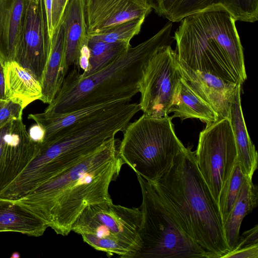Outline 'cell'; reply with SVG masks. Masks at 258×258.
I'll list each match as a JSON object with an SVG mask.
<instances>
[{
    "instance_id": "6da1fadb",
    "label": "cell",
    "mask_w": 258,
    "mask_h": 258,
    "mask_svg": "<svg viewBox=\"0 0 258 258\" xmlns=\"http://www.w3.org/2000/svg\"><path fill=\"white\" fill-rule=\"evenodd\" d=\"M120 141L113 137L68 170L16 200L41 217L57 234L68 235L88 205L112 202V181L124 163L119 155Z\"/></svg>"
},
{
    "instance_id": "7a4b0ae2",
    "label": "cell",
    "mask_w": 258,
    "mask_h": 258,
    "mask_svg": "<svg viewBox=\"0 0 258 258\" xmlns=\"http://www.w3.org/2000/svg\"><path fill=\"white\" fill-rule=\"evenodd\" d=\"M153 182L182 229L213 258H221L230 251L219 206L191 147L179 153L169 170Z\"/></svg>"
},
{
    "instance_id": "3957f363",
    "label": "cell",
    "mask_w": 258,
    "mask_h": 258,
    "mask_svg": "<svg viewBox=\"0 0 258 258\" xmlns=\"http://www.w3.org/2000/svg\"><path fill=\"white\" fill-rule=\"evenodd\" d=\"M172 22L168 21L153 36L130 47L116 59L86 77L75 67L44 112L58 115L106 102L132 98L140 92L143 72L158 49L171 43Z\"/></svg>"
},
{
    "instance_id": "277c9868",
    "label": "cell",
    "mask_w": 258,
    "mask_h": 258,
    "mask_svg": "<svg viewBox=\"0 0 258 258\" xmlns=\"http://www.w3.org/2000/svg\"><path fill=\"white\" fill-rule=\"evenodd\" d=\"M236 22L229 13L222 10L183 18L173 37L179 61L227 82L242 84L247 75Z\"/></svg>"
},
{
    "instance_id": "5b68a950",
    "label": "cell",
    "mask_w": 258,
    "mask_h": 258,
    "mask_svg": "<svg viewBox=\"0 0 258 258\" xmlns=\"http://www.w3.org/2000/svg\"><path fill=\"white\" fill-rule=\"evenodd\" d=\"M172 119L168 115L157 117L143 113L123 131L119 155L147 180L159 179L185 148L175 133Z\"/></svg>"
},
{
    "instance_id": "8992f818",
    "label": "cell",
    "mask_w": 258,
    "mask_h": 258,
    "mask_svg": "<svg viewBox=\"0 0 258 258\" xmlns=\"http://www.w3.org/2000/svg\"><path fill=\"white\" fill-rule=\"evenodd\" d=\"M136 175L142 195L141 246L134 258H213L182 229L153 182Z\"/></svg>"
},
{
    "instance_id": "52a82bcc",
    "label": "cell",
    "mask_w": 258,
    "mask_h": 258,
    "mask_svg": "<svg viewBox=\"0 0 258 258\" xmlns=\"http://www.w3.org/2000/svg\"><path fill=\"white\" fill-rule=\"evenodd\" d=\"M141 222L139 208L103 202L87 206L74 223L72 231L108 256L134 258L141 246Z\"/></svg>"
},
{
    "instance_id": "ba28073f",
    "label": "cell",
    "mask_w": 258,
    "mask_h": 258,
    "mask_svg": "<svg viewBox=\"0 0 258 258\" xmlns=\"http://www.w3.org/2000/svg\"><path fill=\"white\" fill-rule=\"evenodd\" d=\"M196 162L219 204L221 193L237 163V150L229 118L206 125L199 135Z\"/></svg>"
},
{
    "instance_id": "9c48e42d",
    "label": "cell",
    "mask_w": 258,
    "mask_h": 258,
    "mask_svg": "<svg viewBox=\"0 0 258 258\" xmlns=\"http://www.w3.org/2000/svg\"><path fill=\"white\" fill-rule=\"evenodd\" d=\"M182 77L177 54L170 44L159 48L147 63L140 83L139 104L144 114L168 115Z\"/></svg>"
},
{
    "instance_id": "30bf717a",
    "label": "cell",
    "mask_w": 258,
    "mask_h": 258,
    "mask_svg": "<svg viewBox=\"0 0 258 258\" xmlns=\"http://www.w3.org/2000/svg\"><path fill=\"white\" fill-rule=\"evenodd\" d=\"M51 49L44 0H29L13 60L40 82Z\"/></svg>"
},
{
    "instance_id": "8fae6325",
    "label": "cell",
    "mask_w": 258,
    "mask_h": 258,
    "mask_svg": "<svg viewBox=\"0 0 258 258\" xmlns=\"http://www.w3.org/2000/svg\"><path fill=\"white\" fill-rule=\"evenodd\" d=\"M152 10L146 0H84L87 34L95 36L126 21L146 18Z\"/></svg>"
},
{
    "instance_id": "7c38bea8",
    "label": "cell",
    "mask_w": 258,
    "mask_h": 258,
    "mask_svg": "<svg viewBox=\"0 0 258 258\" xmlns=\"http://www.w3.org/2000/svg\"><path fill=\"white\" fill-rule=\"evenodd\" d=\"M179 67L183 78L214 110L219 120L229 118L231 102L240 83L227 82L210 73L193 70L179 61Z\"/></svg>"
},
{
    "instance_id": "4fadbf2b",
    "label": "cell",
    "mask_w": 258,
    "mask_h": 258,
    "mask_svg": "<svg viewBox=\"0 0 258 258\" xmlns=\"http://www.w3.org/2000/svg\"><path fill=\"white\" fill-rule=\"evenodd\" d=\"M130 102L125 100H114L81 108L62 114L51 115L44 112L30 114L28 118L33 120L43 128L45 134L42 141H45L58 137L118 105Z\"/></svg>"
},
{
    "instance_id": "5bb4252c",
    "label": "cell",
    "mask_w": 258,
    "mask_h": 258,
    "mask_svg": "<svg viewBox=\"0 0 258 258\" xmlns=\"http://www.w3.org/2000/svg\"><path fill=\"white\" fill-rule=\"evenodd\" d=\"M212 10L226 11L236 21L258 20V0H182L167 19L180 22L187 16Z\"/></svg>"
},
{
    "instance_id": "9a60e30c",
    "label": "cell",
    "mask_w": 258,
    "mask_h": 258,
    "mask_svg": "<svg viewBox=\"0 0 258 258\" xmlns=\"http://www.w3.org/2000/svg\"><path fill=\"white\" fill-rule=\"evenodd\" d=\"M69 67L66 62L64 33L60 23L51 39L50 54L41 81L42 95L40 99L49 104L60 89Z\"/></svg>"
},
{
    "instance_id": "2e32d148",
    "label": "cell",
    "mask_w": 258,
    "mask_h": 258,
    "mask_svg": "<svg viewBox=\"0 0 258 258\" xmlns=\"http://www.w3.org/2000/svg\"><path fill=\"white\" fill-rule=\"evenodd\" d=\"M29 0H0V59L13 60Z\"/></svg>"
},
{
    "instance_id": "e0dca14e",
    "label": "cell",
    "mask_w": 258,
    "mask_h": 258,
    "mask_svg": "<svg viewBox=\"0 0 258 258\" xmlns=\"http://www.w3.org/2000/svg\"><path fill=\"white\" fill-rule=\"evenodd\" d=\"M241 84H238L230 104L229 120L237 150V163L246 177L252 179L257 168L258 155L248 134L241 104Z\"/></svg>"
},
{
    "instance_id": "ac0fdd59",
    "label": "cell",
    "mask_w": 258,
    "mask_h": 258,
    "mask_svg": "<svg viewBox=\"0 0 258 258\" xmlns=\"http://www.w3.org/2000/svg\"><path fill=\"white\" fill-rule=\"evenodd\" d=\"M60 23L64 28L67 64L69 67L74 66L79 69L81 50L88 39L84 0H68Z\"/></svg>"
},
{
    "instance_id": "d6986e66",
    "label": "cell",
    "mask_w": 258,
    "mask_h": 258,
    "mask_svg": "<svg viewBox=\"0 0 258 258\" xmlns=\"http://www.w3.org/2000/svg\"><path fill=\"white\" fill-rule=\"evenodd\" d=\"M48 228L44 221L16 200L0 198V232H19L38 237Z\"/></svg>"
},
{
    "instance_id": "ffe728a7",
    "label": "cell",
    "mask_w": 258,
    "mask_h": 258,
    "mask_svg": "<svg viewBox=\"0 0 258 258\" xmlns=\"http://www.w3.org/2000/svg\"><path fill=\"white\" fill-rule=\"evenodd\" d=\"M5 94L8 100L20 104L24 109L40 100V82L28 70L12 60L5 64Z\"/></svg>"
},
{
    "instance_id": "44dd1931",
    "label": "cell",
    "mask_w": 258,
    "mask_h": 258,
    "mask_svg": "<svg viewBox=\"0 0 258 258\" xmlns=\"http://www.w3.org/2000/svg\"><path fill=\"white\" fill-rule=\"evenodd\" d=\"M173 112L172 118H194L208 125L219 120L214 110L204 101L182 76L180 80L175 103L169 110Z\"/></svg>"
},
{
    "instance_id": "7402d4cb",
    "label": "cell",
    "mask_w": 258,
    "mask_h": 258,
    "mask_svg": "<svg viewBox=\"0 0 258 258\" xmlns=\"http://www.w3.org/2000/svg\"><path fill=\"white\" fill-rule=\"evenodd\" d=\"M257 204V186L253 184L252 179L246 178L235 203L223 223L225 239L230 251L236 245L243 218L256 208Z\"/></svg>"
},
{
    "instance_id": "603a6c76",
    "label": "cell",
    "mask_w": 258,
    "mask_h": 258,
    "mask_svg": "<svg viewBox=\"0 0 258 258\" xmlns=\"http://www.w3.org/2000/svg\"><path fill=\"white\" fill-rule=\"evenodd\" d=\"M87 45L90 51L89 67L87 72L80 73L82 78L106 67L131 46L125 43L107 42L89 36Z\"/></svg>"
},
{
    "instance_id": "cb8c5ba5",
    "label": "cell",
    "mask_w": 258,
    "mask_h": 258,
    "mask_svg": "<svg viewBox=\"0 0 258 258\" xmlns=\"http://www.w3.org/2000/svg\"><path fill=\"white\" fill-rule=\"evenodd\" d=\"M246 178L240 166L236 163L220 197L218 206L223 223L228 218Z\"/></svg>"
},
{
    "instance_id": "d4e9b609",
    "label": "cell",
    "mask_w": 258,
    "mask_h": 258,
    "mask_svg": "<svg viewBox=\"0 0 258 258\" xmlns=\"http://www.w3.org/2000/svg\"><path fill=\"white\" fill-rule=\"evenodd\" d=\"M145 19L138 18L126 21L91 37L107 42H123L130 44L131 40L140 33Z\"/></svg>"
},
{
    "instance_id": "484cf974",
    "label": "cell",
    "mask_w": 258,
    "mask_h": 258,
    "mask_svg": "<svg viewBox=\"0 0 258 258\" xmlns=\"http://www.w3.org/2000/svg\"><path fill=\"white\" fill-rule=\"evenodd\" d=\"M22 106L10 100H7L0 108V128L9 122L22 117Z\"/></svg>"
},
{
    "instance_id": "4316f807",
    "label": "cell",
    "mask_w": 258,
    "mask_h": 258,
    "mask_svg": "<svg viewBox=\"0 0 258 258\" xmlns=\"http://www.w3.org/2000/svg\"><path fill=\"white\" fill-rule=\"evenodd\" d=\"M221 258H258V243L233 249Z\"/></svg>"
},
{
    "instance_id": "83f0119b",
    "label": "cell",
    "mask_w": 258,
    "mask_h": 258,
    "mask_svg": "<svg viewBox=\"0 0 258 258\" xmlns=\"http://www.w3.org/2000/svg\"><path fill=\"white\" fill-rule=\"evenodd\" d=\"M182 0H155L154 10L160 16L167 19Z\"/></svg>"
},
{
    "instance_id": "f1b7e54d",
    "label": "cell",
    "mask_w": 258,
    "mask_h": 258,
    "mask_svg": "<svg viewBox=\"0 0 258 258\" xmlns=\"http://www.w3.org/2000/svg\"><path fill=\"white\" fill-rule=\"evenodd\" d=\"M68 1L52 0L51 29L52 35L60 23Z\"/></svg>"
},
{
    "instance_id": "f546056e",
    "label": "cell",
    "mask_w": 258,
    "mask_h": 258,
    "mask_svg": "<svg viewBox=\"0 0 258 258\" xmlns=\"http://www.w3.org/2000/svg\"><path fill=\"white\" fill-rule=\"evenodd\" d=\"M256 243H258L257 225H256L250 229L244 231L241 235L239 236L236 245L233 249H238Z\"/></svg>"
},
{
    "instance_id": "4dcf8cb0",
    "label": "cell",
    "mask_w": 258,
    "mask_h": 258,
    "mask_svg": "<svg viewBox=\"0 0 258 258\" xmlns=\"http://www.w3.org/2000/svg\"><path fill=\"white\" fill-rule=\"evenodd\" d=\"M90 51L87 44L83 46L79 57L78 69H81L83 73L87 71L89 67Z\"/></svg>"
},
{
    "instance_id": "1f68e13d",
    "label": "cell",
    "mask_w": 258,
    "mask_h": 258,
    "mask_svg": "<svg viewBox=\"0 0 258 258\" xmlns=\"http://www.w3.org/2000/svg\"><path fill=\"white\" fill-rule=\"evenodd\" d=\"M28 134L31 139L36 143H40L44 137V131L39 124L36 123L29 129Z\"/></svg>"
},
{
    "instance_id": "d6a6232c",
    "label": "cell",
    "mask_w": 258,
    "mask_h": 258,
    "mask_svg": "<svg viewBox=\"0 0 258 258\" xmlns=\"http://www.w3.org/2000/svg\"><path fill=\"white\" fill-rule=\"evenodd\" d=\"M0 99L7 100L5 94V65L0 59Z\"/></svg>"
},
{
    "instance_id": "836d02e7",
    "label": "cell",
    "mask_w": 258,
    "mask_h": 258,
    "mask_svg": "<svg viewBox=\"0 0 258 258\" xmlns=\"http://www.w3.org/2000/svg\"><path fill=\"white\" fill-rule=\"evenodd\" d=\"M46 12L47 14L49 34L51 39L52 36L51 29V10H52V0H44Z\"/></svg>"
},
{
    "instance_id": "e575fe53",
    "label": "cell",
    "mask_w": 258,
    "mask_h": 258,
    "mask_svg": "<svg viewBox=\"0 0 258 258\" xmlns=\"http://www.w3.org/2000/svg\"><path fill=\"white\" fill-rule=\"evenodd\" d=\"M149 5L151 6L152 10H153L155 6V0H146Z\"/></svg>"
},
{
    "instance_id": "d590c367",
    "label": "cell",
    "mask_w": 258,
    "mask_h": 258,
    "mask_svg": "<svg viewBox=\"0 0 258 258\" xmlns=\"http://www.w3.org/2000/svg\"><path fill=\"white\" fill-rule=\"evenodd\" d=\"M7 100H3L0 99V108L4 105Z\"/></svg>"
}]
</instances>
